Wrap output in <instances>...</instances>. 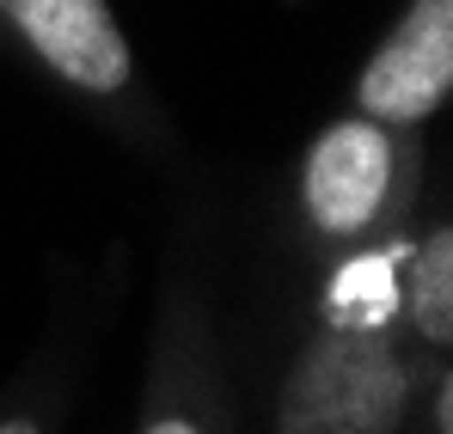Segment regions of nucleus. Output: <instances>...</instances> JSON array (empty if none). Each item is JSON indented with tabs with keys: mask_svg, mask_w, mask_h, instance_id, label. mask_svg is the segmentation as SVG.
<instances>
[{
	"mask_svg": "<svg viewBox=\"0 0 453 434\" xmlns=\"http://www.w3.org/2000/svg\"><path fill=\"white\" fill-rule=\"evenodd\" d=\"M411 373L374 324H331L306 343L282 385V434H392Z\"/></svg>",
	"mask_w": 453,
	"mask_h": 434,
	"instance_id": "f257e3e1",
	"label": "nucleus"
},
{
	"mask_svg": "<svg viewBox=\"0 0 453 434\" xmlns=\"http://www.w3.org/2000/svg\"><path fill=\"white\" fill-rule=\"evenodd\" d=\"M453 86V0H417L404 25L386 37L374 62L362 68V110L368 123H423Z\"/></svg>",
	"mask_w": 453,
	"mask_h": 434,
	"instance_id": "f03ea898",
	"label": "nucleus"
},
{
	"mask_svg": "<svg viewBox=\"0 0 453 434\" xmlns=\"http://www.w3.org/2000/svg\"><path fill=\"white\" fill-rule=\"evenodd\" d=\"M0 6L62 80L86 92H117L129 80V43L104 0H0Z\"/></svg>",
	"mask_w": 453,
	"mask_h": 434,
	"instance_id": "7ed1b4c3",
	"label": "nucleus"
},
{
	"mask_svg": "<svg viewBox=\"0 0 453 434\" xmlns=\"http://www.w3.org/2000/svg\"><path fill=\"white\" fill-rule=\"evenodd\" d=\"M386 178H392L386 129H374L368 117L337 123L306 153V209L325 232H362L386 202Z\"/></svg>",
	"mask_w": 453,
	"mask_h": 434,
	"instance_id": "20e7f679",
	"label": "nucleus"
},
{
	"mask_svg": "<svg viewBox=\"0 0 453 434\" xmlns=\"http://www.w3.org/2000/svg\"><path fill=\"white\" fill-rule=\"evenodd\" d=\"M398 300L423 337H435V343L453 337V232H435L411 257V276L398 282Z\"/></svg>",
	"mask_w": 453,
	"mask_h": 434,
	"instance_id": "39448f33",
	"label": "nucleus"
},
{
	"mask_svg": "<svg viewBox=\"0 0 453 434\" xmlns=\"http://www.w3.org/2000/svg\"><path fill=\"white\" fill-rule=\"evenodd\" d=\"M392 306H398V288H392L386 257H362V263H349V270L337 276V288H331V312H337V324H380Z\"/></svg>",
	"mask_w": 453,
	"mask_h": 434,
	"instance_id": "423d86ee",
	"label": "nucleus"
},
{
	"mask_svg": "<svg viewBox=\"0 0 453 434\" xmlns=\"http://www.w3.org/2000/svg\"><path fill=\"white\" fill-rule=\"evenodd\" d=\"M148 434H196V429H190V423H153Z\"/></svg>",
	"mask_w": 453,
	"mask_h": 434,
	"instance_id": "0eeeda50",
	"label": "nucleus"
},
{
	"mask_svg": "<svg viewBox=\"0 0 453 434\" xmlns=\"http://www.w3.org/2000/svg\"><path fill=\"white\" fill-rule=\"evenodd\" d=\"M0 434H37V423H0Z\"/></svg>",
	"mask_w": 453,
	"mask_h": 434,
	"instance_id": "6e6552de",
	"label": "nucleus"
}]
</instances>
